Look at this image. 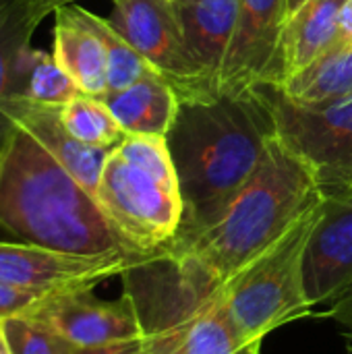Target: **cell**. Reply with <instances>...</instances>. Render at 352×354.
<instances>
[{
    "label": "cell",
    "mask_w": 352,
    "mask_h": 354,
    "mask_svg": "<svg viewBox=\"0 0 352 354\" xmlns=\"http://www.w3.org/2000/svg\"><path fill=\"white\" fill-rule=\"evenodd\" d=\"M95 199L137 253L160 251L180 228V187L131 164L116 149L106 160Z\"/></svg>",
    "instance_id": "5b68a950"
},
{
    "label": "cell",
    "mask_w": 352,
    "mask_h": 354,
    "mask_svg": "<svg viewBox=\"0 0 352 354\" xmlns=\"http://www.w3.org/2000/svg\"><path fill=\"white\" fill-rule=\"evenodd\" d=\"M108 23L170 83L178 100L207 97L220 91L193 58L174 0H112Z\"/></svg>",
    "instance_id": "8992f818"
},
{
    "label": "cell",
    "mask_w": 352,
    "mask_h": 354,
    "mask_svg": "<svg viewBox=\"0 0 352 354\" xmlns=\"http://www.w3.org/2000/svg\"><path fill=\"white\" fill-rule=\"evenodd\" d=\"M307 0H286V17L290 15V12H295L301 4H305Z\"/></svg>",
    "instance_id": "f1b7e54d"
},
{
    "label": "cell",
    "mask_w": 352,
    "mask_h": 354,
    "mask_svg": "<svg viewBox=\"0 0 352 354\" xmlns=\"http://www.w3.org/2000/svg\"><path fill=\"white\" fill-rule=\"evenodd\" d=\"M0 230L68 255H143L120 236L98 199L15 124L0 143Z\"/></svg>",
    "instance_id": "3957f363"
},
{
    "label": "cell",
    "mask_w": 352,
    "mask_h": 354,
    "mask_svg": "<svg viewBox=\"0 0 352 354\" xmlns=\"http://www.w3.org/2000/svg\"><path fill=\"white\" fill-rule=\"evenodd\" d=\"M328 315L334 317L344 328V334H352V295L336 301L328 311Z\"/></svg>",
    "instance_id": "83f0119b"
},
{
    "label": "cell",
    "mask_w": 352,
    "mask_h": 354,
    "mask_svg": "<svg viewBox=\"0 0 352 354\" xmlns=\"http://www.w3.org/2000/svg\"><path fill=\"white\" fill-rule=\"evenodd\" d=\"M77 10L104 46L108 93L120 91V89L133 85L135 81H139L141 77H145L149 71H154L149 66V62L108 23V19H102L79 4H77Z\"/></svg>",
    "instance_id": "7402d4cb"
},
{
    "label": "cell",
    "mask_w": 352,
    "mask_h": 354,
    "mask_svg": "<svg viewBox=\"0 0 352 354\" xmlns=\"http://www.w3.org/2000/svg\"><path fill=\"white\" fill-rule=\"evenodd\" d=\"M66 0H0V102L8 95L10 75L39 23ZM12 124L0 114V143Z\"/></svg>",
    "instance_id": "e0dca14e"
},
{
    "label": "cell",
    "mask_w": 352,
    "mask_h": 354,
    "mask_svg": "<svg viewBox=\"0 0 352 354\" xmlns=\"http://www.w3.org/2000/svg\"><path fill=\"white\" fill-rule=\"evenodd\" d=\"M266 100L278 137L305 162L317 176L342 168L352 158V97L301 104L290 100L280 85L261 81L255 85Z\"/></svg>",
    "instance_id": "52a82bcc"
},
{
    "label": "cell",
    "mask_w": 352,
    "mask_h": 354,
    "mask_svg": "<svg viewBox=\"0 0 352 354\" xmlns=\"http://www.w3.org/2000/svg\"><path fill=\"white\" fill-rule=\"evenodd\" d=\"M286 19V0H241L220 73V91L243 93L268 79Z\"/></svg>",
    "instance_id": "8fae6325"
},
{
    "label": "cell",
    "mask_w": 352,
    "mask_h": 354,
    "mask_svg": "<svg viewBox=\"0 0 352 354\" xmlns=\"http://www.w3.org/2000/svg\"><path fill=\"white\" fill-rule=\"evenodd\" d=\"M303 284L313 309L352 290V197H324L305 249Z\"/></svg>",
    "instance_id": "30bf717a"
},
{
    "label": "cell",
    "mask_w": 352,
    "mask_h": 354,
    "mask_svg": "<svg viewBox=\"0 0 352 354\" xmlns=\"http://www.w3.org/2000/svg\"><path fill=\"white\" fill-rule=\"evenodd\" d=\"M77 354H156V336L154 332H145L129 340H118L93 348H79Z\"/></svg>",
    "instance_id": "d4e9b609"
},
{
    "label": "cell",
    "mask_w": 352,
    "mask_h": 354,
    "mask_svg": "<svg viewBox=\"0 0 352 354\" xmlns=\"http://www.w3.org/2000/svg\"><path fill=\"white\" fill-rule=\"evenodd\" d=\"M322 199L317 170L276 133L259 168L222 218L189 243L162 247V253L205 290L218 288L268 251Z\"/></svg>",
    "instance_id": "7a4b0ae2"
},
{
    "label": "cell",
    "mask_w": 352,
    "mask_h": 354,
    "mask_svg": "<svg viewBox=\"0 0 352 354\" xmlns=\"http://www.w3.org/2000/svg\"><path fill=\"white\" fill-rule=\"evenodd\" d=\"M79 93L71 77L58 66L54 54L27 46L10 75L8 97L60 108Z\"/></svg>",
    "instance_id": "ac0fdd59"
},
{
    "label": "cell",
    "mask_w": 352,
    "mask_h": 354,
    "mask_svg": "<svg viewBox=\"0 0 352 354\" xmlns=\"http://www.w3.org/2000/svg\"><path fill=\"white\" fill-rule=\"evenodd\" d=\"M241 0H174L187 46L205 75L220 87Z\"/></svg>",
    "instance_id": "9a60e30c"
},
{
    "label": "cell",
    "mask_w": 352,
    "mask_h": 354,
    "mask_svg": "<svg viewBox=\"0 0 352 354\" xmlns=\"http://www.w3.org/2000/svg\"><path fill=\"white\" fill-rule=\"evenodd\" d=\"M102 100L108 104L127 135L166 137L180 106L176 91L156 71H149L120 91L106 93Z\"/></svg>",
    "instance_id": "2e32d148"
},
{
    "label": "cell",
    "mask_w": 352,
    "mask_h": 354,
    "mask_svg": "<svg viewBox=\"0 0 352 354\" xmlns=\"http://www.w3.org/2000/svg\"><path fill=\"white\" fill-rule=\"evenodd\" d=\"M0 354H10L8 344H6V340H4V334H2V328H0Z\"/></svg>",
    "instance_id": "f546056e"
},
{
    "label": "cell",
    "mask_w": 352,
    "mask_h": 354,
    "mask_svg": "<svg viewBox=\"0 0 352 354\" xmlns=\"http://www.w3.org/2000/svg\"><path fill=\"white\" fill-rule=\"evenodd\" d=\"M54 58L81 93L104 97L108 93L106 54L98 35L81 19L77 4L54 10Z\"/></svg>",
    "instance_id": "5bb4252c"
},
{
    "label": "cell",
    "mask_w": 352,
    "mask_h": 354,
    "mask_svg": "<svg viewBox=\"0 0 352 354\" xmlns=\"http://www.w3.org/2000/svg\"><path fill=\"white\" fill-rule=\"evenodd\" d=\"M346 342V354H352V334H342Z\"/></svg>",
    "instance_id": "4dcf8cb0"
},
{
    "label": "cell",
    "mask_w": 352,
    "mask_h": 354,
    "mask_svg": "<svg viewBox=\"0 0 352 354\" xmlns=\"http://www.w3.org/2000/svg\"><path fill=\"white\" fill-rule=\"evenodd\" d=\"M0 114L15 127L27 131L39 145H44L60 166L93 197L112 149L93 147L73 137L60 120L58 108L33 104L27 100L8 97L0 102Z\"/></svg>",
    "instance_id": "7c38bea8"
},
{
    "label": "cell",
    "mask_w": 352,
    "mask_h": 354,
    "mask_svg": "<svg viewBox=\"0 0 352 354\" xmlns=\"http://www.w3.org/2000/svg\"><path fill=\"white\" fill-rule=\"evenodd\" d=\"M10 354H77V346L33 315L0 319Z\"/></svg>",
    "instance_id": "603a6c76"
},
{
    "label": "cell",
    "mask_w": 352,
    "mask_h": 354,
    "mask_svg": "<svg viewBox=\"0 0 352 354\" xmlns=\"http://www.w3.org/2000/svg\"><path fill=\"white\" fill-rule=\"evenodd\" d=\"M253 354H261V353H259V351H255V353H253Z\"/></svg>",
    "instance_id": "d6a6232c"
},
{
    "label": "cell",
    "mask_w": 352,
    "mask_h": 354,
    "mask_svg": "<svg viewBox=\"0 0 352 354\" xmlns=\"http://www.w3.org/2000/svg\"><path fill=\"white\" fill-rule=\"evenodd\" d=\"M280 89L301 104H326L352 97V48L330 50L288 77Z\"/></svg>",
    "instance_id": "d6986e66"
},
{
    "label": "cell",
    "mask_w": 352,
    "mask_h": 354,
    "mask_svg": "<svg viewBox=\"0 0 352 354\" xmlns=\"http://www.w3.org/2000/svg\"><path fill=\"white\" fill-rule=\"evenodd\" d=\"M336 48H352V0H346L340 8Z\"/></svg>",
    "instance_id": "4316f807"
},
{
    "label": "cell",
    "mask_w": 352,
    "mask_h": 354,
    "mask_svg": "<svg viewBox=\"0 0 352 354\" xmlns=\"http://www.w3.org/2000/svg\"><path fill=\"white\" fill-rule=\"evenodd\" d=\"M58 112L66 131L87 145L114 149L127 137L124 129L102 97L79 91L73 100L60 106Z\"/></svg>",
    "instance_id": "44dd1931"
},
{
    "label": "cell",
    "mask_w": 352,
    "mask_h": 354,
    "mask_svg": "<svg viewBox=\"0 0 352 354\" xmlns=\"http://www.w3.org/2000/svg\"><path fill=\"white\" fill-rule=\"evenodd\" d=\"M151 255V253H149ZM145 255H68L29 243L0 241V284L56 297L77 290H93L108 278L122 276Z\"/></svg>",
    "instance_id": "ba28073f"
},
{
    "label": "cell",
    "mask_w": 352,
    "mask_h": 354,
    "mask_svg": "<svg viewBox=\"0 0 352 354\" xmlns=\"http://www.w3.org/2000/svg\"><path fill=\"white\" fill-rule=\"evenodd\" d=\"M44 299L48 297L0 284V319L15 317V315H29Z\"/></svg>",
    "instance_id": "cb8c5ba5"
},
{
    "label": "cell",
    "mask_w": 352,
    "mask_h": 354,
    "mask_svg": "<svg viewBox=\"0 0 352 354\" xmlns=\"http://www.w3.org/2000/svg\"><path fill=\"white\" fill-rule=\"evenodd\" d=\"M349 295H352V290H351V292H349ZM349 295H346V297H349ZM342 299H344V297H342Z\"/></svg>",
    "instance_id": "836d02e7"
},
{
    "label": "cell",
    "mask_w": 352,
    "mask_h": 354,
    "mask_svg": "<svg viewBox=\"0 0 352 354\" xmlns=\"http://www.w3.org/2000/svg\"><path fill=\"white\" fill-rule=\"evenodd\" d=\"M322 203L324 199L268 251L220 286L230 324L245 344L257 346L276 328L313 313L303 284V259Z\"/></svg>",
    "instance_id": "277c9868"
},
{
    "label": "cell",
    "mask_w": 352,
    "mask_h": 354,
    "mask_svg": "<svg viewBox=\"0 0 352 354\" xmlns=\"http://www.w3.org/2000/svg\"><path fill=\"white\" fill-rule=\"evenodd\" d=\"M276 124L255 87L180 100L166 133L176 168L183 220L168 245H183L214 226L259 168Z\"/></svg>",
    "instance_id": "6da1fadb"
},
{
    "label": "cell",
    "mask_w": 352,
    "mask_h": 354,
    "mask_svg": "<svg viewBox=\"0 0 352 354\" xmlns=\"http://www.w3.org/2000/svg\"><path fill=\"white\" fill-rule=\"evenodd\" d=\"M346 0H307L284 19L280 44L268 73V83L282 85L336 48L338 17Z\"/></svg>",
    "instance_id": "4fadbf2b"
},
{
    "label": "cell",
    "mask_w": 352,
    "mask_h": 354,
    "mask_svg": "<svg viewBox=\"0 0 352 354\" xmlns=\"http://www.w3.org/2000/svg\"><path fill=\"white\" fill-rule=\"evenodd\" d=\"M29 315L44 322L77 348H93L145 334L129 295L102 301L91 290L44 299Z\"/></svg>",
    "instance_id": "9c48e42d"
},
{
    "label": "cell",
    "mask_w": 352,
    "mask_h": 354,
    "mask_svg": "<svg viewBox=\"0 0 352 354\" xmlns=\"http://www.w3.org/2000/svg\"><path fill=\"white\" fill-rule=\"evenodd\" d=\"M73 2H75V0H66V4H73Z\"/></svg>",
    "instance_id": "1f68e13d"
},
{
    "label": "cell",
    "mask_w": 352,
    "mask_h": 354,
    "mask_svg": "<svg viewBox=\"0 0 352 354\" xmlns=\"http://www.w3.org/2000/svg\"><path fill=\"white\" fill-rule=\"evenodd\" d=\"M324 197H352V158L338 170L319 176Z\"/></svg>",
    "instance_id": "484cf974"
},
{
    "label": "cell",
    "mask_w": 352,
    "mask_h": 354,
    "mask_svg": "<svg viewBox=\"0 0 352 354\" xmlns=\"http://www.w3.org/2000/svg\"><path fill=\"white\" fill-rule=\"evenodd\" d=\"M261 344H245L230 324L220 286L201 297L187 330V354H253Z\"/></svg>",
    "instance_id": "ffe728a7"
}]
</instances>
